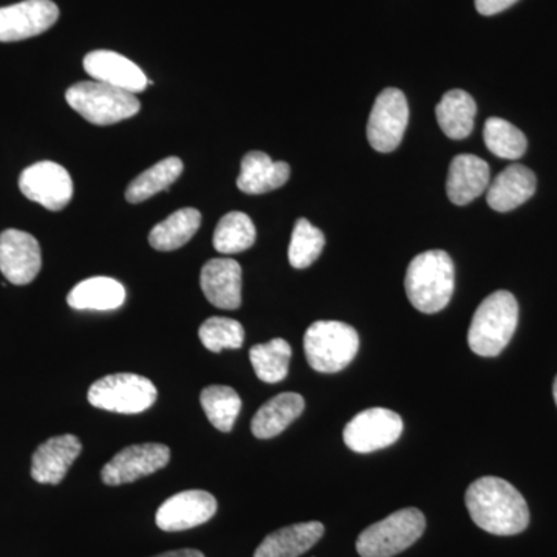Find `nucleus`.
I'll return each mask as SVG.
<instances>
[{
  "label": "nucleus",
  "mask_w": 557,
  "mask_h": 557,
  "mask_svg": "<svg viewBox=\"0 0 557 557\" xmlns=\"http://www.w3.org/2000/svg\"><path fill=\"white\" fill-rule=\"evenodd\" d=\"M467 508L475 525L496 536H515L527 530L530 509L522 494L507 480L482 478L467 490Z\"/></svg>",
  "instance_id": "f257e3e1"
},
{
  "label": "nucleus",
  "mask_w": 557,
  "mask_h": 557,
  "mask_svg": "<svg viewBox=\"0 0 557 557\" xmlns=\"http://www.w3.org/2000/svg\"><path fill=\"white\" fill-rule=\"evenodd\" d=\"M406 295L421 313H438L446 309L456 287V267L442 249L421 252L409 263Z\"/></svg>",
  "instance_id": "f03ea898"
},
{
  "label": "nucleus",
  "mask_w": 557,
  "mask_h": 557,
  "mask_svg": "<svg viewBox=\"0 0 557 557\" xmlns=\"http://www.w3.org/2000/svg\"><path fill=\"white\" fill-rule=\"evenodd\" d=\"M519 322V304L509 292L487 296L472 317L468 344L479 357L494 358L508 346Z\"/></svg>",
  "instance_id": "7ed1b4c3"
},
{
  "label": "nucleus",
  "mask_w": 557,
  "mask_h": 557,
  "mask_svg": "<svg viewBox=\"0 0 557 557\" xmlns=\"http://www.w3.org/2000/svg\"><path fill=\"white\" fill-rule=\"evenodd\" d=\"M70 108L95 126H110L139 112L138 98L100 81H83L65 91Z\"/></svg>",
  "instance_id": "20e7f679"
},
{
  "label": "nucleus",
  "mask_w": 557,
  "mask_h": 557,
  "mask_svg": "<svg viewBox=\"0 0 557 557\" xmlns=\"http://www.w3.org/2000/svg\"><path fill=\"white\" fill-rule=\"evenodd\" d=\"M304 350L310 368L317 372H341L357 357L359 335L344 322L317 321L307 329Z\"/></svg>",
  "instance_id": "39448f33"
},
{
  "label": "nucleus",
  "mask_w": 557,
  "mask_h": 557,
  "mask_svg": "<svg viewBox=\"0 0 557 557\" xmlns=\"http://www.w3.org/2000/svg\"><path fill=\"white\" fill-rule=\"evenodd\" d=\"M426 519L417 508H405L373 523L359 534L357 552L361 557H392L408 549L423 536Z\"/></svg>",
  "instance_id": "423d86ee"
},
{
  "label": "nucleus",
  "mask_w": 557,
  "mask_h": 557,
  "mask_svg": "<svg viewBox=\"0 0 557 557\" xmlns=\"http://www.w3.org/2000/svg\"><path fill=\"white\" fill-rule=\"evenodd\" d=\"M157 397L152 381L135 373H115L95 381L87 398L95 408L132 416L148 410Z\"/></svg>",
  "instance_id": "0eeeda50"
},
{
  "label": "nucleus",
  "mask_w": 557,
  "mask_h": 557,
  "mask_svg": "<svg viewBox=\"0 0 557 557\" xmlns=\"http://www.w3.org/2000/svg\"><path fill=\"white\" fill-rule=\"evenodd\" d=\"M401 417L394 410L370 408L348 421L344 429V443L358 454L375 453L388 448L403 434Z\"/></svg>",
  "instance_id": "6e6552de"
},
{
  "label": "nucleus",
  "mask_w": 557,
  "mask_h": 557,
  "mask_svg": "<svg viewBox=\"0 0 557 557\" xmlns=\"http://www.w3.org/2000/svg\"><path fill=\"white\" fill-rule=\"evenodd\" d=\"M409 123V106L401 90L388 87L376 98L370 112L368 139L379 152L388 153L401 145Z\"/></svg>",
  "instance_id": "1a4fd4ad"
},
{
  "label": "nucleus",
  "mask_w": 557,
  "mask_h": 557,
  "mask_svg": "<svg viewBox=\"0 0 557 557\" xmlns=\"http://www.w3.org/2000/svg\"><path fill=\"white\" fill-rule=\"evenodd\" d=\"M21 193L49 211H61L73 199V180L67 170L53 161H39L22 172Z\"/></svg>",
  "instance_id": "9d476101"
},
{
  "label": "nucleus",
  "mask_w": 557,
  "mask_h": 557,
  "mask_svg": "<svg viewBox=\"0 0 557 557\" xmlns=\"http://www.w3.org/2000/svg\"><path fill=\"white\" fill-rule=\"evenodd\" d=\"M170 460L171 450L166 445L145 443L127 446L102 468L101 479L109 486L126 485L160 471Z\"/></svg>",
  "instance_id": "9b49d317"
},
{
  "label": "nucleus",
  "mask_w": 557,
  "mask_h": 557,
  "mask_svg": "<svg viewBox=\"0 0 557 557\" xmlns=\"http://www.w3.org/2000/svg\"><path fill=\"white\" fill-rule=\"evenodd\" d=\"M60 9L51 0H24L0 9V42L42 35L57 24Z\"/></svg>",
  "instance_id": "f8f14e48"
},
{
  "label": "nucleus",
  "mask_w": 557,
  "mask_h": 557,
  "mask_svg": "<svg viewBox=\"0 0 557 557\" xmlns=\"http://www.w3.org/2000/svg\"><path fill=\"white\" fill-rule=\"evenodd\" d=\"M42 267L39 242L20 230L0 234V271L13 285H27L38 276Z\"/></svg>",
  "instance_id": "ddd939ff"
},
{
  "label": "nucleus",
  "mask_w": 557,
  "mask_h": 557,
  "mask_svg": "<svg viewBox=\"0 0 557 557\" xmlns=\"http://www.w3.org/2000/svg\"><path fill=\"white\" fill-rule=\"evenodd\" d=\"M218 512V500L207 491L190 490L168 498L156 516L157 527L163 531H186L203 525Z\"/></svg>",
  "instance_id": "4468645a"
},
{
  "label": "nucleus",
  "mask_w": 557,
  "mask_h": 557,
  "mask_svg": "<svg viewBox=\"0 0 557 557\" xmlns=\"http://www.w3.org/2000/svg\"><path fill=\"white\" fill-rule=\"evenodd\" d=\"M83 64L94 81H100L134 95L145 91L149 84L145 72L135 62L115 51H91L84 58Z\"/></svg>",
  "instance_id": "2eb2a0df"
},
{
  "label": "nucleus",
  "mask_w": 557,
  "mask_h": 557,
  "mask_svg": "<svg viewBox=\"0 0 557 557\" xmlns=\"http://www.w3.org/2000/svg\"><path fill=\"white\" fill-rule=\"evenodd\" d=\"M83 445L72 434L47 440L32 458V478L42 485H58L78 458Z\"/></svg>",
  "instance_id": "dca6fc26"
},
{
  "label": "nucleus",
  "mask_w": 557,
  "mask_h": 557,
  "mask_svg": "<svg viewBox=\"0 0 557 557\" xmlns=\"http://www.w3.org/2000/svg\"><path fill=\"white\" fill-rule=\"evenodd\" d=\"M205 298L222 310L242 306V267L234 259H211L200 274Z\"/></svg>",
  "instance_id": "f3484780"
},
{
  "label": "nucleus",
  "mask_w": 557,
  "mask_h": 557,
  "mask_svg": "<svg viewBox=\"0 0 557 557\" xmlns=\"http://www.w3.org/2000/svg\"><path fill=\"white\" fill-rule=\"evenodd\" d=\"M490 185V166L475 156H457L450 163L446 193L449 200L458 207L471 203L482 196Z\"/></svg>",
  "instance_id": "a211bd4d"
},
{
  "label": "nucleus",
  "mask_w": 557,
  "mask_h": 557,
  "mask_svg": "<svg viewBox=\"0 0 557 557\" xmlns=\"http://www.w3.org/2000/svg\"><path fill=\"white\" fill-rule=\"evenodd\" d=\"M536 183L533 171L523 164H511L487 188V205L497 212L512 211L534 196Z\"/></svg>",
  "instance_id": "6ab92c4d"
},
{
  "label": "nucleus",
  "mask_w": 557,
  "mask_h": 557,
  "mask_svg": "<svg viewBox=\"0 0 557 557\" xmlns=\"http://www.w3.org/2000/svg\"><path fill=\"white\" fill-rule=\"evenodd\" d=\"M289 178L285 161H273L265 152H249L242 160L237 188L249 196H259L282 188Z\"/></svg>",
  "instance_id": "aec40b11"
},
{
  "label": "nucleus",
  "mask_w": 557,
  "mask_h": 557,
  "mask_svg": "<svg viewBox=\"0 0 557 557\" xmlns=\"http://www.w3.org/2000/svg\"><path fill=\"white\" fill-rule=\"evenodd\" d=\"M324 536L321 522L296 523L274 531L263 539L255 557H299Z\"/></svg>",
  "instance_id": "412c9836"
},
{
  "label": "nucleus",
  "mask_w": 557,
  "mask_h": 557,
  "mask_svg": "<svg viewBox=\"0 0 557 557\" xmlns=\"http://www.w3.org/2000/svg\"><path fill=\"white\" fill-rule=\"evenodd\" d=\"M304 409H306V401L299 394H293V392L278 394L267 401L252 417L251 432L260 440L277 437L293 421L298 420Z\"/></svg>",
  "instance_id": "4be33fe9"
},
{
  "label": "nucleus",
  "mask_w": 557,
  "mask_h": 557,
  "mask_svg": "<svg viewBox=\"0 0 557 557\" xmlns=\"http://www.w3.org/2000/svg\"><path fill=\"white\" fill-rule=\"evenodd\" d=\"M126 302V288L112 277H90L69 293L67 304L75 310L110 311Z\"/></svg>",
  "instance_id": "5701e85b"
},
{
  "label": "nucleus",
  "mask_w": 557,
  "mask_h": 557,
  "mask_svg": "<svg viewBox=\"0 0 557 557\" xmlns=\"http://www.w3.org/2000/svg\"><path fill=\"white\" fill-rule=\"evenodd\" d=\"M475 106L474 98L465 90H450L443 95L442 101L435 109V115L446 137L463 139L474 129Z\"/></svg>",
  "instance_id": "b1692460"
},
{
  "label": "nucleus",
  "mask_w": 557,
  "mask_h": 557,
  "mask_svg": "<svg viewBox=\"0 0 557 557\" xmlns=\"http://www.w3.org/2000/svg\"><path fill=\"white\" fill-rule=\"evenodd\" d=\"M201 214L196 208H182L153 226L149 234V244L157 251H174L185 247L199 231Z\"/></svg>",
  "instance_id": "393cba45"
},
{
  "label": "nucleus",
  "mask_w": 557,
  "mask_h": 557,
  "mask_svg": "<svg viewBox=\"0 0 557 557\" xmlns=\"http://www.w3.org/2000/svg\"><path fill=\"white\" fill-rule=\"evenodd\" d=\"M183 168L185 166L178 157H168L159 161L131 183L129 188L126 189V200L129 203H141L161 190L170 189V186L174 185L182 175Z\"/></svg>",
  "instance_id": "a878e982"
},
{
  "label": "nucleus",
  "mask_w": 557,
  "mask_h": 557,
  "mask_svg": "<svg viewBox=\"0 0 557 557\" xmlns=\"http://www.w3.org/2000/svg\"><path fill=\"white\" fill-rule=\"evenodd\" d=\"M252 369L263 383L276 384L287 379L292 346L282 338L258 344L249 350Z\"/></svg>",
  "instance_id": "bb28decb"
},
{
  "label": "nucleus",
  "mask_w": 557,
  "mask_h": 557,
  "mask_svg": "<svg viewBox=\"0 0 557 557\" xmlns=\"http://www.w3.org/2000/svg\"><path fill=\"white\" fill-rule=\"evenodd\" d=\"M256 226L247 214L240 211L230 212L220 219L214 231L212 244L220 255H237L247 251L256 242Z\"/></svg>",
  "instance_id": "cd10ccee"
},
{
  "label": "nucleus",
  "mask_w": 557,
  "mask_h": 557,
  "mask_svg": "<svg viewBox=\"0 0 557 557\" xmlns=\"http://www.w3.org/2000/svg\"><path fill=\"white\" fill-rule=\"evenodd\" d=\"M200 405L212 426L230 432L242 409L239 394L228 386H209L201 391Z\"/></svg>",
  "instance_id": "c85d7f7f"
},
{
  "label": "nucleus",
  "mask_w": 557,
  "mask_h": 557,
  "mask_svg": "<svg viewBox=\"0 0 557 557\" xmlns=\"http://www.w3.org/2000/svg\"><path fill=\"white\" fill-rule=\"evenodd\" d=\"M483 139L491 153L504 160H518L527 152V138L522 131L507 120L487 119Z\"/></svg>",
  "instance_id": "c756f323"
},
{
  "label": "nucleus",
  "mask_w": 557,
  "mask_h": 557,
  "mask_svg": "<svg viewBox=\"0 0 557 557\" xmlns=\"http://www.w3.org/2000/svg\"><path fill=\"white\" fill-rule=\"evenodd\" d=\"M325 237L321 230L311 225L309 220L299 219L293 230L292 242H289L288 260L293 269H309L317 262L324 249Z\"/></svg>",
  "instance_id": "7c9ffc66"
},
{
  "label": "nucleus",
  "mask_w": 557,
  "mask_h": 557,
  "mask_svg": "<svg viewBox=\"0 0 557 557\" xmlns=\"http://www.w3.org/2000/svg\"><path fill=\"white\" fill-rule=\"evenodd\" d=\"M199 336L209 351L219 354L225 348H240L245 341V330L236 319L214 317L200 325Z\"/></svg>",
  "instance_id": "2f4dec72"
},
{
  "label": "nucleus",
  "mask_w": 557,
  "mask_h": 557,
  "mask_svg": "<svg viewBox=\"0 0 557 557\" xmlns=\"http://www.w3.org/2000/svg\"><path fill=\"white\" fill-rule=\"evenodd\" d=\"M519 0H475V9L483 16H494L515 5Z\"/></svg>",
  "instance_id": "473e14b6"
},
{
  "label": "nucleus",
  "mask_w": 557,
  "mask_h": 557,
  "mask_svg": "<svg viewBox=\"0 0 557 557\" xmlns=\"http://www.w3.org/2000/svg\"><path fill=\"white\" fill-rule=\"evenodd\" d=\"M156 557H205L199 549H177V552H168Z\"/></svg>",
  "instance_id": "72a5a7b5"
},
{
  "label": "nucleus",
  "mask_w": 557,
  "mask_h": 557,
  "mask_svg": "<svg viewBox=\"0 0 557 557\" xmlns=\"http://www.w3.org/2000/svg\"><path fill=\"white\" fill-rule=\"evenodd\" d=\"M553 395H555V401H556V405H557V376H556V380H555V384H553Z\"/></svg>",
  "instance_id": "f704fd0d"
}]
</instances>
